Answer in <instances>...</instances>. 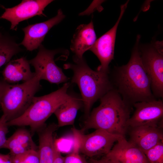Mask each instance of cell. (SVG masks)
I'll return each mask as SVG.
<instances>
[{"instance_id":"1","label":"cell","mask_w":163,"mask_h":163,"mask_svg":"<svg viewBox=\"0 0 163 163\" xmlns=\"http://www.w3.org/2000/svg\"><path fill=\"white\" fill-rule=\"evenodd\" d=\"M140 39V36H137L128 63L116 67L113 75L112 84L116 87L114 89L131 106L137 102L156 99L151 90L150 79L142 62L138 47Z\"/></svg>"},{"instance_id":"2","label":"cell","mask_w":163,"mask_h":163,"mask_svg":"<svg viewBox=\"0 0 163 163\" xmlns=\"http://www.w3.org/2000/svg\"><path fill=\"white\" fill-rule=\"evenodd\" d=\"M100 103L86 117L81 131L101 129L125 137L129 127L131 106L113 88L100 99Z\"/></svg>"},{"instance_id":"3","label":"cell","mask_w":163,"mask_h":163,"mask_svg":"<svg viewBox=\"0 0 163 163\" xmlns=\"http://www.w3.org/2000/svg\"><path fill=\"white\" fill-rule=\"evenodd\" d=\"M73 63L64 64L65 69L73 73L71 82L77 84L81 94L84 111L86 117L94 103L113 88L109 73L91 69L83 57H73Z\"/></svg>"},{"instance_id":"4","label":"cell","mask_w":163,"mask_h":163,"mask_svg":"<svg viewBox=\"0 0 163 163\" xmlns=\"http://www.w3.org/2000/svg\"><path fill=\"white\" fill-rule=\"evenodd\" d=\"M69 86V82L66 83L50 93L34 96L25 112L18 118L8 122V126H28L32 132H37L45 126L47 120L70 96L68 91Z\"/></svg>"},{"instance_id":"5","label":"cell","mask_w":163,"mask_h":163,"mask_svg":"<svg viewBox=\"0 0 163 163\" xmlns=\"http://www.w3.org/2000/svg\"><path fill=\"white\" fill-rule=\"evenodd\" d=\"M31 80L23 83L11 85L8 83L2 96L0 104L8 122L21 115L31 103L41 85V74L35 72Z\"/></svg>"},{"instance_id":"6","label":"cell","mask_w":163,"mask_h":163,"mask_svg":"<svg viewBox=\"0 0 163 163\" xmlns=\"http://www.w3.org/2000/svg\"><path fill=\"white\" fill-rule=\"evenodd\" d=\"M141 57L151 82V89L155 98L163 96V45L157 41L142 48Z\"/></svg>"},{"instance_id":"7","label":"cell","mask_w":163,"mask_h":163,"mask_svg":"<svg viewBox=\"0 0 163 163\" xmlns=\"http://www.w3.org/2000/svg\"><path fill=\"white\" fill-rule=\"evenodd\" d=\"M72 130L74 137L78 141L80 152L91 158L105 155L111 150L114 143L123 137L101 129H96L88 134H84L75 128Z\"/></svg>"},{"instance_id":"8","label":"cell","mask_w":163,"mask_h":163,"mask_svg":"<svg viewBox=\"0 0 163 163\" xmlns=\"http://www.w3.org/2000/svg\"><path fill=\"white\" fill-rule=\"evenodd\" d=\"M39 48L36 56L28 62L34 67L35 72L42 74L41 80L57 85L67 81L69 78L56 65L54 60V56L59 53V51L47 50L42 44Z\"/></svg>"},{"instance_id":"9","label":"cell","mask_w":163,"mask_h":163,"mask_svg":"<svg viewBox=\"0 0 163 163\" xmlns=\"http://www.w3.org/2000/svg\"><path fill=\"white\" fill-rule=\"evenodd\" d=\"M129 1L121 5L119 17L114 26L96 41L90 49L98 58L101 64L97 70L109 73V66L113 59L117 29L127 7Z\"/></svg>"},{"instance_id":"10","label":"cell","mask_w":163,"mask_h":163,"mask_svg":"<svg viewBox=\"0 0 163 163\" xmlns=\"http://www.w3.org/2000/svg\"><path fill=\"white\" fill-rule=\"evenodd\" d=\"M133 115L127 123L129 127L151 125L162 127L163 102L161 99L136 103Z\"/></svg>"},{"instance_id":"11","label":"cell","mask_w":163,"mask_h":163,"mask_svg":"<svg viewBox=\"0 0 163 163\" xmlns=\"http://www.w3.org/2000/svg\"><path fill=\"white\" fill-rule=\"evenodd\" d=\"M53 1L24 0L11 8H4L5 11L0 19L6 20L11 23L10 29L16 30L19 23L37 15L46 16L43 11L45 7Z\"/></svg>"},{"instance_id":"12","label":"cell","mask_w":163,"mask_h":163,"mask_svg":"<svg viewBox=\"0 0 163 163\" xmlns=\"http://www.w3.org/2000/svg\"><path fill=\"white\" fill-rule=\"evenodd\" d=\"M104 157L111 163H149L144 153L123 136Z\"/></svg>"},{"instance_id":"13","label":"cell","mask_w":163,"mask_h":163,"mask_svg":"<svg viewBox=\"0 0 163 163\" xmlns=\"http://www.w3.org/2000/svg\"><path fill=\"white\" fill-rule=\"evenodd\" d=\"M65 17L61 10L59 9L54 17L45 21L29 25L23 28L22 30L24 36L20 44L30 51L37 49L41 44L49 31L60 23Z\"/></svg>"},{"instance_id":"14","label":"cell","mask_w":163,"mask_h":163,"mask_svg":"<svg viewBox=\"0 0 163 163\" xmlns=\"http://www.w3.org/2000/svg\"><path fill=\"white\" fill-rule=\"evenodd\" d=\"M131 128L129 141L144 152L159 143L163 142L162 127L145 125Z\"/></svg>"},{"instance_id":"15","label":"cell","mask_w":163,"mask_h":163,"mask_svg":"<svg viewBox=\"0 0 163 163\" xmlns=\"http://www.w3.org/2000/svg\"><path fill=\"white\" fill-rule=\"evenodd\" d=\"M97 37L91 21L87 24L77 27L71 41L70 49L74 56L83 57L84 53L89 50L96 40Z\"/></svg>"},{"instance_id":"16","label":"cell","mask_w":163,"mask_h":163,"mask_svg":"<svg viewBox=\"0 0 163 163\" xmlns=\"http://www.w3.org/2000/svg\"><path fill=\"white\" fill-rule=\"evenodd\" d=\"M30 64L24 57L10 61L2 71L3 80L10 84L31 80L35 73L31 70Z\"/></svg>"},{"instance_id":"17","label":"cell","mask_w":163,"mask_h":163,"mask_svg":"<svg viewBox=\"0 0 163 163\" xmlns=\"http://www.w3.org/2000/svg\"><path fill=\"white\" fill-rule=\"evenodd\" d=\"M57 127V125L51 124L44 126L37 131L39 136L38 152L39 163H53L55 146L53 134Z\"/></svg>"},{"instance_id":"18","label":"cell","mask_w":163,"mask_h":163,"mask_svg":"<svg viewBox=\"0 0 163 163\" xmlns=\"http://www.w3.org/2000/svg\"><path fill=\"white\" fill-rule=\"evenodd\" d=\"M4 148L9 150V154L14 156L31 150H38V148L30 131L21 128L18 129L7 139Z\"/></svg>"},{"instance_id":"19","label":"cell","mask_w":163,"mask_h":163,"mask_svg":"<svg viewBox=\"0 0 163 163\" xmlns=\"http://www.w3.org/2000/svg\"><path fill=\"white\" fill-rule=\"evenodd\" d=\"M83 106L82 98L71 94L54 113L58 121V127L74 124L78 110Z\"/></svg>"},{"instance_id":"20","label":"cell","mask_w":163,"mask_h":163,"mask_svg":"<svg viewBox=\"0 0 163 163\" xmlns=\"http://www.w3.org/2000/svg\"><path fill=\"white\" fill-rule=\"evenodd\" d=\"M19 45L9 35L0 31V67L21 51Z\"/></svg>"},{"instance_id":"21","label":"cell","mask_w":163,"mask_h":163,"mask_svg":"<svg viewBox=\"0 0 163 163\" xmlns=\"http://www.w3.org/2000/svg\"><path fill=\"white\" fill-rule=\"evenodd\" d=\"M149 163H163V142L144 152Z\"/></svg>"},{"instance_id":"22","label":"cell","mask_w":163,"mask_h":163,"mask_svg":"<svg viewBox=\"0 0 163 163\" xmlns=\"http://www.w3.org/2000/svg\"><path fill=\"white\" fill-rule=\"evenodd\" d=\"M11 156L12 163H39V156L37 150H31Z\"/></svg>"},{"instance_id":"23","label":"cell","mask_w":163,"mask_h":163,"mask_svg":"<svg viewBox=\"0 0 163 163\" xmlns=\"http://www.w3.org/2000/svg\"><path fill=\"white\" fill-rule=\"evenodd\" d=\"M74 138V144L72 152L64 158V163H86L80 154L77 140Z\"/></svg>"},{"instance_id":"24","label":"cell","mask_w":163,"mask_h":163,"mask_svg":"<svg viewBox=\"0 0 163 163\" xmlns=\"http://www.w3.org/2000/svg\"><path fill=\"white\" fill-rule=\"evenodd\" d=\"M7 123L5 117L3 114L0 117V149L4 148L7 139L6 136L8 132Z\"/></svg>"},{"instance_id":"25","label":"cell","mask_w":163,"mask_h":163,"mask_svg":"<svg viewBox=\"0 0 163 163\" xmlns=\"http://www.w3.org/2000/svg\"><path fill=\"white\" fill-rule=\"evenodd\" d=\"M64 158L61 155L55 142V155L52 163H64Z\"/></svg>"},{"instance_id":"26","label":"cell","mask_w":163,"mask_h":163,"mask_svg":"<svg viewBox=\"0 0 163 163\" xmlns=\"http://www.w3.org/2000/svg\"><path fill=\"white\" fill-rule=\"evenodd\" d=\"M0 163H12L11 155L0 153Z\"/></svg>"},{"instance_id":"27","label":"cell","mask_w":163,"mask_h":163,"mask_svg":"<svg viewBox=\"0 0 163 163\" xmlns=\"http://www.w3.org/2000/svg\"><path fill=\"white\" fill-rule=\"evenodd\" d=\"M90 160L91 163H111L104 157L100 159L91 158Z\"/></svg>"},{"instance_id":"28","label":"cell","mask_w":163,"mask_h":163,"mask_svg":"<svg viewBox=\"0 0 163 163\" xmlns=\"http://www.w3.org/2000/svg\"><path fill=\"white\" fill-rule=\"evenodd\" d=\"M7 84L8 83L4 80L0 81V101L3 92ZM0 107H1L0 104Z\"/></svg>"}]
</instances>
